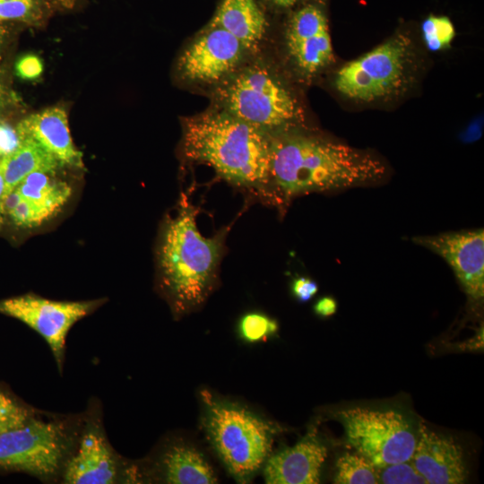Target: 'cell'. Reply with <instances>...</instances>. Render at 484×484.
<instances>
[{
	"instance_id": "6da1fadb",
	"label": "cell",
	"mask_w": 484,
	"mask_h": 484,
	"mask_svg": "<svg viewBox=\"0 0 484 484\" xmlns=\"http://www.w3.org/2000/svg\"><path fill=\"white\" fill-rule=\"evenodd\" d=\"M385 175L371 153L290 129L272 134L264 202L285 209L298 196L373 185Z\"/></svg>"
},
{
	"instance_id": "7a4b0ae2",
	"label": "cell",
	"mask_w": 484,
	"mask_h": 484,
	"mask_svg": "<svg viewBox=\"0 0 484 484\" xmlns=\"http://www.w3.org/2000/svg\"><path fill=\"white\" fill-rule=\"evenodd\" d=\"M198 209L182 194L177 213L161 229L157 265L160 286L177 315L200 307L214 290L226 252L229 227L203 237L196 225Z\"/></svg>"
},
{
	"instance_id": "3957f363",
	"label": "cell",
	"mask_w": 484,
	"mask_h": 484,
	"mask_svg": "<svg viewBox=\"0 0 484 484\" xmlns=\"http://www.w3.org/2000/svg\"><path fill=\"white\" fill-rule=\"evenodd\" d=\"M181 152L191 162L212 167L232 186L265 200L272 134L223 109L186 118Z\"/></svg>"
},
{
	"instance_id": "277c9868",
	"label": "cell",
	"mask_w": 484,
	"mask_h": 484,
	"mask_svg": "<svg viewBox=\"0 0 484 484\" xmlns=\"http://www.w3.org/2000/svg\"><path fill=\"white\" fill-rule=\"evenodd\" d=\"M201 397L202 425L207 440L235 480L249 482L271 454L279 427L208 391L201 392Z\"/></svg>"
},
{
	"instance_id": "5b68a950",
	"label": "cell",
	"mask_w": 484,
	"mask_h": 484,
	"mask_svg": "<svg viewBox=\"0 0 484 484\" xmlns=\"http://www.w3.org/2000/svg\"><path fill=\"white\" fill-rule=\"evenodd\" d=\"M216 99L221 109L269 134L294 129L302 118L290 91L261 65L234 72L220 82Z\"/></svg>"
},
{
	"instance_id": "8992f818",
	"label": "cell",
	"mask_w": 484,
	"mask_h": 484,
	"mask_svg": "<svg viewBox=\"0 0 484 484\" xmlns=\"http://www.w3.org/2000/svg\"><path fill=\"white\" fill-rule=\"evenodd\" d=\"M413 61L411 39L398 34L344 65L334 84L343 96L371 102L394 96L409 82Z\"/></svg>"
},
{
	"instance_id": "52a82bcc",
	"label": "cell",
	"mask_w": 484,
	"mask_h": 484,
	"mask_svg": "<svg viewBox=\"0 0 484 484\" xmlns=\"http://www.w3.org/2000/svg\"><path fill=\"white\" fill-rule=\"evenodd\" d=\"M338 418L349 444L376 467L411 459L418 432L402 412L355 407L341 411Z\"/></svg>"
},
{
	"instance_id": "ba28073f",
	"label": "cell",
	"mask_w": 484,
	"mask_h": 484,
	"mask_svg": "<svg viewBox=\"0 0 484 484\" xmlns=\"http://www.w3.org/2000/svg\"><path fill=\"white\" fill-rule=\"evenodd\" d=\"M67 449L62 424L30 417L23 425L0 434V468L50 478L65 463Z\"/></svg>"
},
{
	"instance_id": "9c48e42d",
	"label": "cell",
	"mask_w": 484,
	"mask_h": 484,
	"mask_svg": "<svg viewBox=\"0 0 484 484\" xmlns=\"http://www.w3.org/2000/svg\"><path fill=\"white\" fill-rule=\"evenodd\" d=\"M102 302L57 301L25 294L0 300V314L13 317L37 332L48 344L61 369L71 327Z\"/></svg>"
},
{
	"instance_id": "30bf717a",
	"label": "cell",
	"mask_w": 484,
	"mask_h": 484,
	"mask_svg": "<svg viewBox=\"0 0 484 484\" xmlns=\"http://www.w3.org/2000/svg\"><path fill=\"white\" fill-rule=\"evenodd\" d=\"M246 52L230 33L209 26L184 50L177 69L186 81L215 83L236 72Z\"/></svg>"
},
{
	"instance_id": "8fae6325",
	"label": "cell",
	"mask_w": 484,
	"mask_h": 484,
	"mask_svg": "<svg viewBox=\"0 0 484 484\" xmlns=\"http://www.w3.org/2000/svg\"><path fill=\"white\" fill-rule=\"evenodd\" d=\"M412 241L441 256L472 300L484 296V230L476 229L418 236Z\"/></svg>"
},
{
	"instance_id": "7c38bea8",
	"label": "cell",
	"mask_w": 484,
	"mask_h": 484,
	"mask_svg": "<svg viewBox=\"0 0 484 484\" xmlns=\"http://www.w3.org/2000/svg\"><path fill=\"white\" fill-rule=\"evenodd\" d=\"M286 46L297 70L312 77L333 61L328 22L324 11L315 4L298 10L286 30Z\"/></svg>"
},
{
	"instance_id": "4fadbf2b",
	"label": "cell",
	"mask_w": 484,
	"mask_h": 484,
	"mask_svg": "<svg viewBox=\"0 0 484 484\" xmlns=\"http://www.w3.org/2000/svg\"><path fill=\"white\" fill-rule=\"evenodd\" d=\"M411 461L428 484H461L467 479L462 446L423 423L419 427Z\"/></svg>"
},
{
	"instance_id": "5bb4252c",
	"label": "cell",
	"mask_w": 484,
	"mask_h": 484,
	"mask_svg": "<svg viewBox=\"0 0 484 484\" xmlns=\"http://www.w3.org/2000/svg\"><path fill=\"white\" fill-rule=\"evenodd\" d=\"M327 448L315 429L291 447L270 454L264 464L267 484H317L321 480Z\"/></svg>"
},
{
	"instance_id": "9a60e30c",
	"label": "cell",
	"mask_w": 484,
	"mask_h": 484,
	"mask_svg": "<svg viewBox=\"0 0 484 484\" xmlns=\"http://www.w3.org/2000/svg\"><path fill=\"white\" fill-rule=\"evenodd\" d=\"M64 480L69 484H109L117 478V462L104 435L87 429L75 454L65 465Z\"/></svg>"
},
{
	"instance_id": "2e32d148",
	"label": "cell",
	"mask_w": 484,
	"mask_h": 484,
	"mask_svg": "<svg viewBox=\"0 0 484 484\" xmlns=\"http://www.w3.org/2000/svg\"><path fill=\"white\" fill-rule=\"evenodd\" d=\"M20 137L38 142L61 164L82 169V155L75 148L70 134L67 116L61 108H49L30 115L16 126Z\"/></svg>"
},
{
	"instance_id": "e0dca14e",
	"label": "cell",
	"mask_w": 484,
	"mask_h": 484,
	"mask_svg": "<svg viewBox=\"0 0 484 484\" xmlns=\"http://www.w3.org/2000/svg\"><path fill=\"white\" fill-rule=\"evenodd\" d=\"M209 26L223 29L251 51L263 40L267 22L255 0H223Z\"/></svg>"
},
{
	"instance_id": "ac0fdd59",
	"label": "cell",
	"mask_w": 484,
	"mask_h": 484,
	"mask_svg": "<svg viewBox=\"0 0 484 484\" xmlns=\"http://www.w3.org/2000/svg\"><path fill=\"white\" fill-rule=\"evenodd\" d=\"M61 162L38 142L22 137L19 147L0 159V170L4 179L7 194L33 172L54 173Z\"/></svg>"
},
{
	"instance_id": "d6986e66",
	"label": "cell",
	"mask_w": 484,
	"mask_h": 484,
	"mask_svg": "<svg viewBox=\"0 0 484 484\" xmlns=\"http://www.w3.org/2000/svg\"><path fill=\"white\" fill-rule=\"evenodd\" d=\"M163 479L172 484H212L217 477L203 454L194 447L177 444L161 458Z\"/></svg>"
},
{
	"instance_id": "ffe728a7",
	"label": "cell",
	"mask_w": 484,
	"mask_h": 484,
	"mask_svg": "<svg viewBox=\"0 0 484 484\" xmlns=\"http://www.w3.org/2000/svg\"><path fill=\"white\" fill-rule=\"evenodd\" d=\"M48 172H33L28 175L15 188L24 198L43 210L49 218L68 201L72 189Z\"/></svg>"
},
{
	"instance_id": "44dd1931",
	"label": "cell",
	"mask_w": 484,
	"mask_h": 484,
	"mask_svg": "<svg viewBox=\"0 0 484 484\" xmlns=\"http://www.w3.org/2000/svg\"><path fill=\"white\" fill-rule=\"evenodd\" d=\"M333 482L337 484H377L376 466L359 453H346L336 462Z\"/></svg>"
},
{
	"instance_id": "7402d4cb",
	"label": "cell",
	"mask_w": 484,
	"mask_h": 484,
	"mask_svg": "<svg viewBox=\"0 0 484 484\" xmlns=\"http://www.w3.org/2000/svg\"><path fill=\"white\" fill-rule=\"evenodd\" d=\"M55 12L49 0H0V22L18 21L38 24Z\"/></svg>"
},
{
	"instance_id": "603a6c76",
	"label": "cell",
	"mask_w": 484,
	"mask_h": 484,
	"mask_svg": "<svg viewBox=\"0 0 484 484\" xmlns=\"http://www.w3.org/2000/svg\"><path fill=\"white\" fill-rule=\"evenodd\" d=\"M4 213L15 226L23 229L36 228L49 219L43 210L24 198L16 189L5 197Z\"/></svg>"
},
{
	"instance_id": "cb8c5ba5",
	"label": "cell",
	"mask_w": 484,
	"mask_h": 484,
	"mask_svg": "<svg viewBox=\"0 0 484 484\" xmlns=\"http://www.w3.org/2000/svg\"><path fill=\"white\" fill-rule=\"evenodd\" d=\"M423 39L428 48L439 51L449 48L455 34L452 22L445 16H429L422 23Z\"/></svg>"
},
{
	"instance_id": "d4e9b609",
	"label": "cell",
	"mask_w": 484,
	"mask_h": 484,
	"mask_svg": "<svg viewBox=\"0 0 484 484\" xmlns=\"http://www.w3.org/2000/svg\"><path fill=\"white\" fill-rule=\"evenodd\" d=\"M378 483L383 484H428L411 459L376 467Z\"/></svg>"
},
{
	"instance_id": "484cf974",
	"label": "cell",
	"mask_w": 484,
	"mask_h": 484,
	"mask_svg": "<svg viewBox=\"0 0 484 484\" xmlns=\"http://www.w3.org/2000/svg\"><path fill=\"white\" fill-rule=\"evenodd\" d=\"M238 331L245 341L253 343L274 334L278 331V324L266 315L248 313L240 319Z\"/></svg>"
},
{
	"instance_id": "4316f807",
	"label": "cell",
	"mask_w": 484,
	"mask_h": 484,
	"mask_svg": "<svg viewBox=\"0 0 484 484\" xmlns=\"http://www.w3.org/2000/svg\"><path fill=\"white\" fill-rule=\"evenodd\" d=\"M30 418L27 409L0 391V434L23 425Z\"/></svg>"
},
{
	"instance_id": "83f0119b",
	"label": "cell",
	"mask_w": 484,
	"mask_h": 484,
	"mask_svg": "<svg viewBox=\"0 0 484 484\" xmlns=\"http://www.w3.org/2000/svg\"><path fill=\"white\" fill-rule=\"evenodd\" d=\"M21 143L16 128L0 123V159L13 152Z\"/></svg>"
},
{
	"instance_id": "f1b7e54d",
	"label": "cell",
	"mask_w": 484,
	"mask_h": 484,
	"mask_svg": "<svg viewBox=\"0 0 484 484\" xmlns=\"http://www.w3.org/2000/svg\"><path fill=\"white\" fill-rule=\"evenodd\" d=\"M43 70V65L39 57L27 55L22 56L16 64L17 74L26 80L39 77Z\"/></svg>"
},
{
	"instance_id": "f546056e",
	"label": "cell",
	"mask_w": 484,
	"mask_h": 484,
	"mask_svg": "<svg viewBox=\"0 0 484 484\" xmlns=\"http://www.w3.org/2000/svg\"><path fill=\"white\" fill-rule=\"evenodd\" d=\"M291 290L299 301L306 302L316 294L318 286L313 280L301 276L293 280Z\"/></svg>"
},
{
	"instance_id": "4dcf8cb0",
	"label": "cell",
	"mask_w": 484,
	"mask_h": 484,
	"mask_svg": "<svg viewBox=\"0 0 484 484\" xmlns=\"http://www.w3.org/2000/svg\"><path fill=\"white\" fill-rule=\"evenodd\" d=\"M314 310L323 317L333 315L337 310V302L331 297H324L315 304Z\"/></svg>"
},
{
	"instance_id": "1f68e13d",
	"label": "cell",
	"mask_w": 484,
	"mask_h": 484,
	"mask_svg": "<svg viewBox=\"0 0 484 484\" xmlns=\"http://www.w3.org/2000/svg\"><path fill=\"white\" fill-rule=\"evenodd\" d=\"M6 195H7L6 186H5L4 179L0 170V225L2 224L5 217L4 201H5Z\"/></svg>"
},
{
	"instance_id": "d6a6232c",
	"label": "cell",
	"mask_w": 484,
	"mask_h": 484,
	"mask_svg": "<svg viewBox=\"0 0 484 484\" xmlns=\"http://www.w3.org/2000/svg\"><path fill=\"white\" fill-rule=\"evenodd\" d=\"M56 11L72 10L77 0H49Z\"/></svg>"
},
{
	"instance_id": "836d02e7",
	"label": "cell",
	"mask_w": 484,
	"mask_h": 484,
	"mask_svg": "<svg viewBox=\"0 0 484 484\" xmlns=\"http://www.w3.org/2000/svg\"><path fill=\"white\" fill-rule=\"evenodd\" d=\"M480 125H474L473 126L471 125L468 130L465 133L464 139L466 141H473L474 139H477L480 137Z\"/></svg>"
},
{
	"instance_id": "e575fe53",
	"label": "cell",
	"mask_w": 484,
	"mask_h": 484,
	"mask_svg": "<svg viewBox=\"0 0 484 484\" xmlns=\"http://www.w3.org/2000/svg\"><path fill=\"white\" fill-rule=\"evenodd\" d=\"M9 95L4 84L0 81V112L6 107L9 101Z\"/></svg>"
},
{
	"instance_id": "d590c367",
	"label": "cell",
	"mask_w": 484,
	"mask_h": 484,
	"mask_svg": "<svg viewBox=\"0 0 484 484\" xmlns=\"http://www.w3.org/2000/svg\"><path fill=\"white\" fill-rule=\"evenodd\" d=\"M277 5L289 7L293 5L298 0H272Z\"/></svg>"
},
{
	"instance_id": "8d00e7d4",
	"label": "cell",
	"mask_w": 484,
	"mask_h": 484,
	"mask_svg": "<svg viewBox=\"0 0 484 484\" xmlns=\"http://www.w3.org/2000/svg\"><path fill=\"white\" fill-rule=\"evenodd\" d=\"M4 35V29L1 25V22H0V48H1L2 42H3Z\"/></svg>"
}]
</instances>
